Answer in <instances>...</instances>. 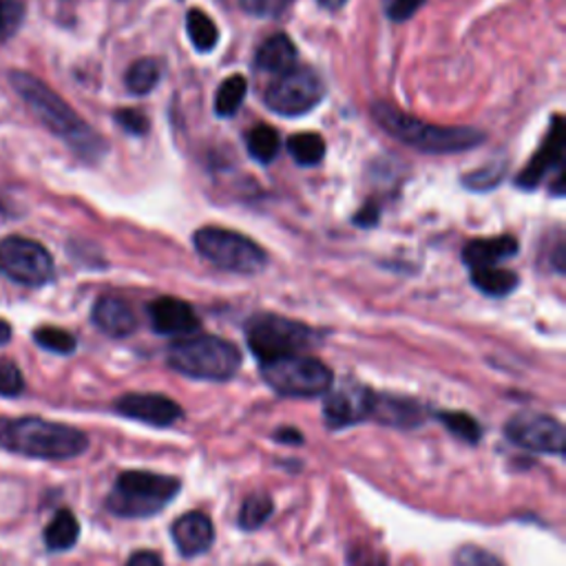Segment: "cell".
Wrapping results in <instances>:
<instances>
[{"mask_svg":"<svg viewBox=\"0 0 566 566\" xmlns=\"http://www.w3.org/2000/svg\"><path fill=\"white\" fill-rule=\"evenodd\" d=\"M0 447L38 460H69L87 452L89 439L64 422L0 416Z\"/></svg>","mask_w":566,"mask_h":566,"instance_id":"cell-1","label":"cell"},{"mask_svg":"<svg viewBox=\"0 0 566 566\" xmlns=\"http://www.w3.org/2000/svg\"><path fill=\"white\" fill-rule=\"evenodd\" d=\"M12 87L25 100V104L38 115V120L58 137L66 139L71 147L76 149L87 160H94L102 153L104 142L94 133V128L78 118V113L71 109L56 91H51L45 83L27 71H12L10 74Z\"/></svg>","mask_w":566,"mask_h":566,"instance_id":"cell-2","label":"cell"},{"mask_svg":"<svg viewBox=\"0 0 566 566\" xmlns=\"http://www.w3.org/2000/svg\"><path fill=\"white\" fill-rule=\"evenodd\" d=\"M372 115L377 124L383 131H387V135H392L394 139L401 142V145L411 147L420 153H434V156L465 153L484 142V135L478 128L441 126V124L422 122L414 115L398 111L387 102H377L372 107Z\"/></svg>","mask_w":566,"mask_h":566,"instance_id":"cell-3","label":"cell"},{"mask_svg":"<svg viewBox=\"0 0 566 566\" xmlns=\"http://www.w3.org/2000/svg\"><path fill=\"white\" fill-rule=\"evenodd\" d=\"M169 366L197 381H229L242 368V352L222 336H186L169 347Z\"/></svg>","mask_w":566,"mask_h":566,"instance_id":"cell-4","label":"cell"},{"mask_svg":"<svg viewBox=\"0 0 566 566\" xmlns=\"http://www.w3.org/2000/svg\"><path fill=\"white\" fill-rule=\"evenodd\" d=\"M182 482L153 471H124L118 476L107 509L120 518H151L167 509L180 493Z\"/></svg>","mask_w":566,"mask_h":566,"instance_id":"cell-5","label":"cell"},{"mask_svg":"<svg viewBox=\"0 0 566 566\" xmlns=\"http://www.w3.org/2000/svg\"><path fill=\"white\" fill-rule=\"evenodd\" d=\"M246 341L255 357L261 364H268L312 347L317 343V332L286 317L257 315L246 325Z\"/></svg>","mask_w":566,"mask_h":566,"instance_id":"cell-6","label":"cell"},{"mask_svg":"<svg viewBox=\"0 0 566 566\" xmlns=\"http://www.w3.org/2000/svg\"><path fill=\"white\" fill-rule=\"evenodd\" d=\"M193 244L206 261L226 272L257 274L268 263V257L257 242L229 229H199L193 235Z\"/></svg>","mask_w":566,"mask_h":566,"instance_id":"cell-7","label":"cell"},{"mask_svg":"<svg viewBox=\"0 0 566 566\" xmlns=\"http://www.w3.org/2000/svg\"><path fill=\"white\" fill-rule=\"evenodd\" d=\"M263 381L279 394L291 398H315L325 394L332 383V370L306 354H293L268 364H261Z\"/></svg>","mask_w":566,"mask_h":566,"instance_id":"cell-8","label":"cell"},{"mask_svg":"<svg viewBox=\"0 0 566 566\" xmlns=\"http://www.w3.org/2000/svg\"><path fill=\"white\" fill-rule=\"evenodd\" d=\"M325 96V85L319 74L310 66H293L286 74H281L263 94V102L270 111L299 118L310 113Z\"/></svg>","mask_w":566,"mask_h":566,"instance_id":"cell-9","label":"cell"},{"mask_svg":"<svg viewBox=\"0 0 566 566\" xmlns=\"http://www.w3.org/2000/svg\"><path fill=\"white\" fill-rule=\"evenodd\" d=\"M0 272L21 286H45L53 276V259L42 244L12 235L0 239Z\"/></svg>","mask_w":566,"mask_h":566,"instance_id":"cell-10","label":"cell"},{"mask_svg":"<svg viewBox=\"0 0 566 566\" xmlns=\"http://www.w3.org/2000/svg\"><path fill=\"white\" fill-rule=\"evenodd\" d=\"M505 436L509 439V443L527 452L564 456V428L553 416L540 411H520L507 420Z\"/></svg>","mask_w":566,"mask_h":566,"instance_id":"cell-11","label":"cell"},{"mask_svg":"<svg viewBox=\"0 0 566 566\" xmlns=\"http://www.w3.org/2000/svg\"><path fill=\"white\" fill-rule=\"evenodd\" d=\"M377 394L357 383L343 381L339 387H330L323 401V420L330 430H343L372 416Z\"/></svg>","mask_w":566,"mask_h":566,"instance_id":"cell-12","label":"cell"},{"mask_svg":"<svg viewBox=\"0 0 566 566\" xmlns=\"http://www.w3.org/2000/svg\"><path fill=\"white\" fill-rule=\"evenodd\" d=\"M113 409L124 418L151 424V428H171L184 416L182 407L164 394H124L115 401Z\"/></svg>","mask_w":566,"mask_h":566,"instance_id":"cell-13","label":"cell"},{"mask_svg":"<svg viewBox=\"0 0 566 566\" xmlns=\"http://www.w3.org/2000/svg\"><path fill=\"white\" fill-rule=\"evenodd\" d=\"M149 319L158 334L190 336L199 328L195 310L175 297H160L149 306Z\"/></svg>","mask_w":566,"mask_h":566,"instance_id":"cell-14","label":"cell"},{"mask_svg":"<svg viewBox=\"0 0 566 566\" xmlns=\"http://www.w3.org/2000/svg\"><path fill=\"white\" fill-rule=\"evenodd\" d=\"M173 542L184 557L204 555L216 542V527L201 512H188L180 516L171 527Z\"/></svg>","mask_w":566,"mask_h":566,"instance_id":"cell-15","label":"cell"},{"mask_svg":"<svg viewBox=\"0 0 566 566\" xmlns=\"http://www.w3.org/2000/svg\"><path fill=\"white\" fill-rule=\"evenodd\" d=\"M562 151H564V128H562V118L557 115L553 120V126L549 131V137L544 139L542 149L527 164V169L518 175L520 188L533 190V188H538V184L544 180L546 173L562 171Z\"/></svg>","mask_w":566,"mask_h":566,"instance_id":"cell-16","label":"cell"},{"mask_svg":"<svg viewBox=\"0 0 566 566\" xmlns=\"http://www.w3.org/2000/svg\"><path fill=\"white\" fill-rule=\"evenodd\" d=\"M91 319L100 332H104L113 339H124L137 330V317H135L133 308L115 295L100 297L94 306Z\"/></svg>","mask_w":566,"mask_h":566,"instance_id":"cell-17","label":"cell"},{"mask_svg":"<svg viewBox=\"0 0 566 566\" xmlns=\"http://www.w3.org/2000/svg\"><path fill=\"white\" fill-rule=\"evenodd\" d=\"M516 253H518V239L512 235H503V237L469 242L463 250V259L471 270L499 268V263L512 259Z\"/></svg>","mask_w":566,"mask_h":566,"instance_id":"cell-18","label":"cell"},{"mask_svg":"<svg viewBox=\"0 0 566 566\" xmlns=\"http://www.w3.org/2000/svg\"><path fill=\"white\" fill-rule=\"evenodd\" d=\"M257 69L266 71V74H286L297 62V49L293 40L286 34L270 36L257 51Z\"/></svg>","mask_w":566,"mask_h":566,"instance_id":"cell-19","label":"cell"},{"mask_svg":"<svg viewBox=\"0 0 566 566\" xmlns=\"http://www.w3.org/2000/svg\"><path fill=\"white\" fill-rule=\"evenodd\" d=\"M372 416L392 428H418L424 418L420 405L394 396H377Z\"/></svg>","mask_w":566,"mask_h":566,"instance_id":"cell-20","label":"cell"},{"mask_svg":"<svg viewBox=\"0 0 566 566\" xmlns=\"http://www.w3.org/2000/svg\"><path fill=\"white\" fill-rule=\"evenodd\" d=\"M473 286L489 297H507L518 288V274L503 268H476L471 272Z\"/></svg>","mask_w":566,"mask_h":566,"instance_id":"cell-21","label":"cell"},{"mask_svg":"<svg viewBox=\"0 0 566 566\" xmlns=\"http://www.w3.org/2000/svg\"><path fill=\"white\" fill-rule=\"evenodd\" d=\"M81 538V522L69 509H60L45 529V544L51 551H69Z\"/></svg>","mask_w":566,"mask_h":566,"instance_id":"cell-22","label":"cell"},{"mask_svg":"<svg viewBox=\"0 0 566 566\" xmlns=\"http://www.w3.org/2000/svg\"><path fill=\"white\" fill-rule=\"evenodd\" d=\"M162 76V69L160 62L153 58H145V60H137L128 66L126 71V89L135 96H147L149 91H153L160 83Z\"/></svg>","mask_w":566,"mask_h":566,"instance_id":"cell-23","label":"cell"},{"mask_svg":"<svg viewBox=\"0 0 566 566\" xmlns=\"http://www.w3.org/2000/svg\"><path fill=\"white\" fill-rule=\"evenodd\" d=\"M246 147H248V153L259 164H270L281 151V139H279V133L272 126L257 124L246 135Z\"/></svg>","mask_w":566,"mask_h":566,"instance_id":"cell-24","label":"cell"},{"mask_svg":"<svg viewBox=\"0 0 566 566\" xmlns=\"http://www.w3.org/2000/svg\"><path fill=\"white\" fill-rule=\"evenodd\" d=\"M288 153L299 167H315L325 158V139L319 133H297L288 139Z\"/></svg>","mask_w":566,"mask_h":566,"instance_id":"cell-25","label":"cell"},{"mask_svg":"<svg viewBox=\"0 0 566 566\" xmlns=\"http://www.w3.org/2000/svg\"><path fill=\"white\" fill-rule=\"evenodd\" d=\"M272 512H274V503L268 493H263V491L250 493L239 509L237 525L244 531H257L259 527H263L270 520Z\"/></svg>","mask_w":566,"mask_h":566,"instance_id":"cell-26","label":"cell"},{"mask_svg":"<svg viewBox=\"0 0 566 566\" xmlns=\"http://www.w3.org/2000/svg\"><path fill=\"white\" fill-rule=\"evenodd\" d=\"M186 32L197 51H212L220 40L218 25L212 23L201 10H190L186 16Z\"/></svg>","mask_w":566,"mask_h":566,"instance_id":"cell-27","label":"cell"},{"mask_svg":"<svg viewBox=\"0 0 566 566\" xmlns=\"http://www.w3.org/2000/svg\"><path fill=\"white\" fill-rule=\"evenodd\" d=\"M246 91H248V85H246L244 76L226 78L220 85L218 96H216V113L220 118H233L239 111V107L244 104Z\"/></svg>","mask_w":566,"mask_h":566,"instance_id":"cell-28","label":"cell"},{"mask_svg":"<svg viewBox=\"0 0 566 566\" xmlns=\"http://www.w3.org/2000/svg\"><path fill=\"white\" fill-rule=\"evenodd\" d=\"M439 420L445 424V428L454 436H458L460 441H465L469 445H476L482 439L480 422L476 418H471L469 414H465V411H441Z\"/></svg>","mask_w":566,"mask_h":566,"instance_id":"cell-29","label":"cell"},{"mask_svg":"<svg viewBox=\"0 0 566 566\" xmlns=\"http://www.w3.org/2000/svg\"><path fill=\"white\" fill-rule=\"evenodd\" d=\"M34 339L40 347L56 352V354H71L76 349V336L69 334L66 330L53 328V325H42L34 332Z\"/></svg>","mask_w":566,"mask_h":566,"instance_id":"cell-30","label":"cell"},{"mask_svg":"<svg viewBox=\"0 0 566 566\" xmlns=\"http://www.w3.org/2000/svg\"><path fill=\"white\" fill-rule=\"evenodd\" d=\"M25 21L23 0H0V45L10 40Z\"/></svg>","mask_w":566,"mask_h":566,"instance_id":"cell-31","label":"cell"},{"mask_svg":"<svg viewBox=\"0 0 566 566\" xmlns=\"http://www.w3.org/2000/svg\"><path fill=\"white\" fill-rule=\"evenodd\" d=\"M25 390V379L16 364L12 361H0V396H21Z\"/></svg>","mask_w":566,"mask_h":566,"instance_id":"cell-32","label":"cell"},{"mask_svg":"<svg viewBox=\"0 0 566 566\" xmlns=\"http://www.w3.org/2000/svg\"><path fill=\"white\" fill-rule=\"evenodd\" d=\"M347 566H387V555L370 544H354L347 549Z\"/></svg>","mask_w":566,"mask_h":566,"instance_id":"cell-33","label":"cell"},{"mask_svg":"<svg viewBox=\"0 0 566 566\" xmlns=\"http://www.w3.org/2000/svg\"><path fill=\"white\" fill-rule=\"evenodd\" d=\"M291 0H239V5L246 14L257 19H276L286 12Z\"/></svg>","mask_w":566,"mask_h":566,"instance_id":"cell-34","label":"cell"},{"mask_svg":"<svg viewBox=\"0 0 566 566\" xmlns=\"http://www.w3.org/2000/svg\"><path fill=\"white\" fill-rule=\"evenodd\" d=\"M456 566H505V564L480 546H463L456 553Z\"/></svg>","mask_w":566,"mask_h":566,"instance_id":"cell-35","label":"cell"},{"mask_svg":"<svg viewBox=\"0 0 566 566\" xmlns=\"http://www.w3.org/2000/svg\"><path fill=\"white\" fill-rule=\"evenodd\" d=\"M505 175V169L503 167H487V169H480L471 175H467L463 182L467 184V188H473V190H489L493 188L495 184H499Z\"/></svg>","mask_w":566,"mask_h":566,"instance_id":"cell-36","label":"cell"},{"mask_svg":"<svg viewBox=\"0 0 566 566\" xmlns=\"http://www.w3.org/2000/svg\"><path fill=\"white\" fill-rule=\"evenodd\" d=\"M115 122L124 131H128L131 135H145L149 131L147 115L135 111V109H120V111H115Z\"/></svg>","mask_w":566,"mask_h":566,"instance_id":"cell-37","label":"cell"},{"mask_svg":"<svg viewBox=\"0 0 566 566\" xmlns=\"http://www.w3.org/2000/svg\"><path fill=\"white\" fill-rule=\"evenodd\" d=\"M422 3L424 0H387L385 12L394 23H405L422 8Z\"/></svg>","mask_w":566,"mask_h":566,"instance_id":"cell-38","label":"cell"},{"mask_svg":"<svg viewBox=\"0 0 566 566\" xmlns=\"http://www.w3.org/2000/svg\"><path fill=\"white\" fill-rule=\"evenodd\" d=\"M126 566H164V562L156 551H137L128 557Z\"/></svg>","mask_w":566,"mask_h":566,"instance_id":"cell-39","label":"cell"},{"mask_svg":"<svg viewBox=\"0 0 566 566\" xmlns=\"http://www.w3.org/2000/svg\"><path fill=\"white\" fill-rule=\"evenodd\" d=\"M274 441L281 445H304V434L293 428H283V430L274 432Z\"/></svg>","mask_w":566,"mask_h":566,"instance_id":"cell-40","label":"cell"},{"mask_svg":"<svg viewBox=\"0 0 566 566\" xmlns=\"http://www.w3.org/2000/svg\"><path fill=\"white\" fill-rule=\"evenodd\" d=\"M379 220V210L374 204H368L357 218H354V222H357L359 226H374Z\"/></svg>","mask_w":566,"mask_h":566,"instance_id":"cell-41","label":"cell"},{"mask_svg":"<svg viewBox=\"0 0 566 566\" xmlns=\"http://www.w3.org/2000/svg\"><path fill=\"white\" fill-rule=\"evenodd\" d=\"M10 339H12V325L8 321L0 319V345L10 343Z\"/></svg>","mask_w":566,"mask_h":566,"instance_id":"cell-42","label":"cell"},{"mask_svg":"<svg viewBox=\"0 0 566 566\" xmlns=\"http://www.w3.org/2000/svg\"><path fill=\"white\" fill-rule=\"evenodd\" d=\"M345 3H347V0H319L321 8L332 10V12H334V10H341Z\"/></svg>","mask_w":566,"mask_h":566,"instance_id":"cell-43","label":"cell"},{"mask_svg":"<svg viewBox=\"0 0 566 566\" xmlns=\"http://www.w3.org/2000/svg\"><path fill=\"white\" fill-rule=\"evenodd\" d=\"M259 566H274V564H259Z\"/></svg>","mask_w":566,"mask_h":566,"instance_id":"cell-44","label":"cell"}]
</instances>
